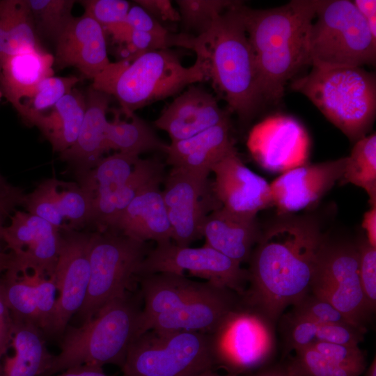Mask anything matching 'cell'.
<instances>
[{
  "label": "cell",
  "mask_w": 376,
  "mask_h": 376,
  "mask_svg": "<svg viewBox=\"0 0 376 376\" xmlns=\"http://www.w3.org/2000/svg\"><path fill=\"white\" fill-rule=\"evenodd\" d=\"M241 304V297L235 292L214 285L205 294L148 320L143 326V334L148 330H155L162 332L199 331L212 334L227 315Z\"/></svg>",
  "instance_id": "obj_20"
},
{
  "label": "cell",
  "mask_w": 376,
  "mask_h": 376,
  "mask_svg": "<svg viewBox=\"0 0 376 376\" xmlns=\"http://www.w3.org/2000/svg\"><path fill=\"white\" fill-rule=\"evenodd\" d=\"M25 195L22 189L8 182L0 187V241L6 219L18 206H23Z\"/></svg>",
  "instance_id": "obj_46"
},
{
  "label": "cell",
  "mask_w": 376,
  "mask_h": 376,
  "mask_svg": "<svg viewBox=\"0 0 376 376\" xmlns=\"http://www.w3.org/2000/svg\"><path fill=\"white\" fill-rule=\"evenodd\" d=\"M362 227L366 230L368 241L373 246H376V206L371 207L365 212Z\"/></svg>",
  "instance_id": "obj_50"
},
{
  "label": "cell",
  "mask_w": 376,
  "mask_h": 376,
  "mask_svg": "<svg viewBox=\"0 0 376 376\" xmlns=\"http://www.w3.org/2000/svg\"><path fill=\"white\" fill-rule=\"evenodd\" d=\"M284 351L288 354L317 342L359 345L366 330L352 324L319 323L291 313L281 316Z\"/></svg>",
  "instance_id": "obj_33"
},
{
  "label": "cell",
  "mask_w": 376,
  "mask_h": 376,
  "mask_svg": "<svg viewBox=\"0 0 376 376\" xmlns=\"http://www.w3.org/2000/svg\"><path fill=\"white\" fill-rule=\"evenodd\" d=\"M142 309L127 293L107 302L79 327L68 329L61 351L42 376L81 365H123L131 344L142 334Z\"/></svg>",
  "instance_id": "obj_5"
},
{
  "label": "cell",
  "mask_w": 376,
  "mask_h": 376,
  "mask_svg": "<svg viewBox=\"0 0 376 376\" xmlns=\"http://www.w3.org/2000/svg\"><path fill=\"white\" fill-rule=\"evenodd\" d=\"M7 182H6L4 180V179L1 177V175H0V187L1 186H3V185H5Z\"/></svg>",
  "instance_id": "obj_56"
},
{
  "label": "cell",
  "mask_w": 376,
  "mask_h": 376,
  "mask_svg": "<svg viewBox=\"0 0 376 376\" xmlns=\"http://www.w3.org/2000/svg\"><path fill=\"white\" fill-rule=\"evenodd\" d=\"M2 96H3V94H2V92H1V91L0 89V102H1Z\"/></svg>",
  "instance_id": "obj_57"
},
{
  "label": "cell",
  "mask_w": 376,
  "mask_h": 376,
  "mask_svg": "<svg viewBox=\"0 0 376 376\" xmlns=\"http://www.w3.org/2000/svg\"><path fill=\"white\" fill-rule=\"evenodd\" d=\"M346 157L301 164L283 173L270 183L272 206L279 215L292 214L317 203L340 182Z\"/></svg>",
  "instance_id": "obj_17"
},
{
  "label": "cell",
  "mask_w": 376,
  "mask_h": 376,
  "mask_svg": "<svg viewBox=\"0 0 376 376\" xmlns=\"http://www.w3.org/2000/svg\"><path fill=\"white\" fill-rule=\"evenodd\" d=\"M38 35L55 42L74 17L75 0H27Z\"/></svg>",
  "instance_id": "obj_39"
},
{
  "label": "cell",
  "mask_w": 376,
  "mask_h": 376,
  "mask_svg": "<svg viewBox=\"0 0 376 376\" xmlns=\"http://www.w3.org/2000/svg\"><path fill=\"white\" fill-rule=\"evenodd\" d=\"M319 0H293L279 7L237 9L253 50L263 102L277 103L285 86L308 65V38Z\"/></svg>",
  "instance_id": "obj_2"
},
{
  "label": "cell",
  "mask_w": 376,
  "mask_h": 376,
  "mask_svg": "<svg viewBox=\"0 0 376 376\" xmlns=\"http://www.w3.org/2000/svg\"><path fill=\"white\" fill-rule=\"evenodd\" d=\"M79 79L75 76H52L43 79L31 96L25 100L17 110L23 121L30 125L37 116L49 111L64 95L69 93Z\"/></svg>",
  "instance_id": "obj_38"
},
{
  "label": "cell",
  "mask_w": 376,
  "mask_h": 376,
  "mask_svg": "<svg viewBox=\"0 0 376 376\" xmlns=\"http://www.w3.org/2000/svg\"><path fill=\"white\" fill-rule=\"evenodd\" d=\"M308 136L294 118L276 115L265 119L251 130L248 148L263 167L284 171L304 164Z\"/></svg>",
  "instance_id": "obj_18"
},
{
  "label": "cell",
  "mask_w": 376,
  "mask_h": 376,
  "mask_svg": "<svg viewBox=\"0 0 376 376\" xmlns=\"http://www.w3.org/2000/svg\"><path fill=\"white\" fill-rule=\"evenodd\" d=\"M293 352L285 364L292 376H360L367 366L359 345L317 342Z\"/></svg>",
  "instance_id": "obj_25"
},
{
  "label": "cell",
  "mask_w": 376,
  "mask_h": 376,
  "mask_svg": "<svg viewBox=\"0 0 376 376\" xmlns=\"http://www.w3.org/2000/svg\"><path fill=\"white\" fill-rule=\"evenodd\" d=\"M125 22L132 29L135 31L162 36H169L172 34L138 4L130 6Z\"/></svg>",
  "instance_id": "obj_45"
},
{
  "label": "cell",
  "mask_w": 376,
  "mask_h": 376,
  "mask_svg": "<svg viewBox=\"0 0 376 376\" xmlns=\"http://www.w3.org/2000/svg\"><path fill=\"white\" fill-rule=\"evenodd\" d=\"M54 282L58 297L47 334H60L72 316L81 307L88 291L90 277V244L92 233L61 232Z\"/></svg>",
  "instance_id": "obj_14"
},
{
  "label": "cell",
  "mask_w": 376,
  "mask_h": 376,
  "mask_svg": "<svg viewBox=\"0 0 376 376\" xmlns=\"http://www.w3.org/2000/svg\"><path fill=\"white\" fill-rule=\"evenodd\" d=\"M306 97L352 141L366 136L376 112V79L361 67L319 68L294 79Z\"/></svg>",
  "instance_id": "obj_6"
},
{
  "label": "cell",
  "mask_w": 376,
  "mask_h": 376,
  "mask_svg": "<svg viewBox=\"0 0 376 376\" xmlns=\"http://www.w3.org/2000/svg\"><path fill=\"white\" fill-rule=\"evenodd\" d=\"M228 120V113L219 106L212 94L203 87L191 85L162 111L154 124L167 132L173 142Z\"/></svg>",
  "instance_id": "obj_22"
},
{
  "label": "cell",
  "mask_w": 376,
  "mask_h": 376,
  "mask_svg": "<svg viewBox=\"0 0 376 376\" xmlns=\"http://www.w3.org/2000/svg\"><path fill=\"white\" fill-rule=\"evenodd\" d=\"M207 80L203 60L185 67L170 49L110 63L93 79L92 87L115 97L125 112L173 96L186 86Z\"/></svg>",
  "instance_id": "obj_4"
},
{
  "label": "cell",
  "mask_w": 376,
  "mask_h": 376,
  "mask_svg": "<svg viewBox=\"0 0 376 376\" xmlns=\"http://www.w3.org/2000/svg\"><path fill=\"white\" fill-rule=\"evenodd\" d=\"M261 233L256 217L236 214L223 207L210 213L201 226L205 244L240 264L249 262Z\"/></svg>",
  "instance_id": "obj_27"
},
{
  "label": "cell",
  "mask_w": 376,
  "mask_h": 376,
  "mask_svg": "<svg viewBox=\"0 0 376 376\" xmlns=\"http://www.w3.org/2000/svg\"><path fill=\"white\" fill-rule=\"evenodd\" d=\"M274 324L242 303L212 334L217 364L236 375L263 367L275 352Z\"/></svg>",
  "instance_id": "obj_11"
},
{
  "label": "cell",
  "mask_w": 376,
  "mask_h": 376,
  "mask_svg": "<svg viewBox=\"0 0 376 376\" xmlns=\"http://www.w3.org/2000/svg\"><path fill=\"white\" fill-rule=\"evenodd\" d=\"M139 158L120 152L102 157L91 169L77 174V182L89 194L93 207V226L97 231L109 229L117 198Z\"/></svg>",
  "instance_id": "obj_23"
},
{
  "label": "cell",
  "mask_w": 376,
  "mask_h": 376,
  "mask_svg": "<svg viewBox=\"0 0 376 376\" xmlns=\"http://www.w3.org/2000/svg\"><path fill=\"white\" fill-rule=\"evenodd\" d=\"M235 1L228 0H178L180 22L185 33L194 36L207 32L217 18Z\"/></svg>",
  "instance_id": "obj_40"
},
{
  "label": "cell",
  "mask_w": 376,
  "mask_h": 376,
  "mask_svg": "<svg viewBox=\"0 0 376 376\" xmlns=\"http://www.w3.org/2000/svg\"><path fill=\"white\" fill-rule=\"evenodd\" d=\"M356 245L361 288L368 306L374 313L376 306V246L370 244L366 237L360 238Z\"/></svg>",
  "instance_id": "obj_42"
},
{
  "label": "cell",
  "mask_w": 376,
  "mask_h": 376,
  "mask_svg": "<svg viewBox=\"0 0 376 376\" xmlns=\"http://www.w3.org/2000/svg\"><path fill=\"white\" fill-rule=\"evenodd\" d=\"M14 322L4 295L0 278V362L11 346Z\"/></svg>",
  "instance_id": "obj_47"
},
{
  "label": "cell",
  "mask_w": 376,
  "mask_h": 376,
  "mask_svg": "<svg viewBox=\"0 0 376 376\" xmlns=\"http://www.w3.org/2000/svg\"><path fill=\"white\" fill-rule=\"evenodd\" d=\"M249 376H292L285 368V364H277L262 368L257 373Z\"/></svg>",
  "instance_id": "obj_52"
},
{
  "label": "cell",
  "mask_w": 376,
  "mask_h": 376,
  "mask_svg": "<svg viewBox=\"0 0 376 376\" xmlns=\"http://www.w3.org/2000/svg\"><path fill=\"white\" fill-rule=\"evenodd\" d=\"M0 38L9 56L41 48L27 0H0Z\"/></svg>",
  "instance_id": "obj_35"
},
{
  "label": "cell",
  "mask_w": 376,
  "mask_h": 376,
  "mask_svg": "<svg viewBox=\"0 0 376 376\" xmlns=\"http://www.w3.org/2000/svg\"><path fill=\"white\" fill-rule=\"evenodd\" d=\"M290 313L319 323L354 325L331 303L311 292L294 304Z\"/></svg>",
  "instance_id": "obj_41"
},
{
  "label": "cell",
  "mask_w": 376,
  "mask_h": 376,
  "mask_svg": "<svg viewBox=\"0 0 376 376\" xmlns=\"http://www.w3.org/2000/svg\"><path fill=\"white\" fill-rule=\"evenodd\" d=\"M86 112V96L73 88L49 111L36 116L31 126H36L59 154L76 142Z\"/></svg>",
  "instance_id": "obj_31"
},
{
  "label": "cell",
  "mask_w": 376,
  "mask_h": 376,
  "mask_svg": "<svg viewBox=\"0 0 376 376\" xmlns=\"http://www.w3.org/2000/svg\"><path fill=\"white\" fill-rule=\"evenodd\" d=\"M31 272L36 294L37 326L47 334L56 301L54 278Z\"/></svg>",
  "instance_id": "obj_43"
},
{
  "label": "cell",
  "mask_w": 376,
  "mask_h": 376,
  "mask_svg": "<svg viewBox=\"0 0 376 376\" xmlns=\"http://www.w3.org/2000/svg\"><path fill=\"white\" fill-rule=\"evenodd\" d=\"M211 172L214 174L213 192L224 208L256 217L260 211L272 206L270 184L249 169L237 150L215 164Z\"/></svg>",
  "instance_id": "obj_19"
},
{
  "label": "cell",
  "mask_w": 376,
  "mask_h": 376,
  "mask_svg": "<svg viewBox=\"0 0 376 376\" xmlns=\"http://www.w3.org/2000/svg\"><path fill=\"white\" fill-rule=\"evenodd\" d=\"M105 143L107 152L113 150L135 156L155 150L165 152L168 146L134 112H125L120 109L113 111V120L107 123Z\"/></svg>",
  "instance_id": "obj_34"
},
{
  "label": "cell",
  "mask_w": 376,
  "mask_h": 376,
  "mask_svg": "<svg viewBox=\"0 0 376 376\" xmlns=\"http://www.w3.org/2000/svg\"><path fill=\"white\" fill-rule=\"evenodd\" d=\"M1 281L13 321L31 322L37 325L36 294L29 271L9 266Z\"/></svg>",
  "instance_id": "obj_37"
},
{
  "label": "cell",
  "mask_w": 376,
  "mask_h": 376,
  "mask_svg": "<svg viewBox=\"0 0 376 376\" xmlns=\"http://www.w3.org/2000/svg\"><path fill=\"white\" fill-rule=\"evenodd\" d=\"M134 2L157 20L180 21L178 10L169 0H136Z\"/></svg>",
  "instance_id": "obj_48"
},
{
  "label": "cell",
  "mask_w": 376,
  "mask_h": 376,
  "mask_svg": "<svg viewBox=\"0 0 376 376\" xmlns=\"http://www.w3.org/2000/svg\"><path fill=\"white\" fill-rule=\"evenodd\" d=\"M144 306L141 313V330L150 318L177 308L187 301L205 294L215 285L209 281H193L183 274L162 272L139 279Z\"/></svg>",
  "instance_id": "obj_30"
},
{
  "label": "cell",
  "mask_w": 376,
  "mask_h": 376,
  "mask_svg": "<svg viewBox=\"0 0 376 376\" xmlns=\"http://www.w3.org/2000/svg\"><path fill=\"white\" fill-rule=\"evenodd\" d=\"M342 185L350 183L364 189L371 207L376 206V135L357 140L346 157Z\"/></svg>",
  "instance_id": "obj_36"
},
{
  "label": "cell",
  "mask_w": 376,
  "mask_h": 376,
  "mask_svg": "<svg viewBox=\"0 0 376 376\" xmlns=\"http://www.w3.org/2000/svg\"><path fill=\"white\" fill-rule=\"evenodd\" d=\"M352 2L366 20L372 35L376 38V1L355 0Z\"/></svg>",
  "instance_id": "obj_49"
},
{
  "label": "cell",
  "mask_w": 376,
  "mask_h": 376,
  "mask_svg": "<svg viewBox=\"0 0 376 376\" xmlns=\"http://www.w3.org/2000/svg\"><path fill=\"white\" fill-rule=\"evenodd\" d=\"M148 250L140 242L111 230L91 233V277L86 299L78 311L82 323L113 299L124 296L136 280Z\"/></svg>",
  "instance_id": "obj_9"
},
{
  "label": "cell",
  "mask_w": 376,
  "mask_h": 376,
  "mask_svg": "<svg viewBox=\"0 0 376 376\" xmlns=\"http://www.w3.org/2000/svg\"><path fill=\"white\" fill-rule=\"evenodd\" d=\"M11 346L14 354L0 362V376H42L53 356L41 329L31 322L13 321Z\"/></svg>",
  "instance_id": "obj_32"
},
{
  "label": "cell",
  "mask_w": 376,
  "mask_h": 376,
  "mask_svg": "<svg viewBox=\"0 0 376 376\" xmlns=\"http://www.w3.org/2000/svg\"><path fill=\"white\" fill-rule=\"evenodd\" d=\"M190 274L215 285L229 288L242 297L249 282L248 270L241 264L213 248L179 246L171 242L157 244L148 251L139 273V279L146 274L169 272Z\"/></svg>",
  "instance_id": "obj_12"
},
{
  "label": "cell",
  "mask_w": 376,
  "mask_h": 376,
  "mask_svg": "<svg viewBox=\"0 0 376 376\" xmlns=\"http://www.w3.org/2000/svg\"><path fill=\"white\" fill-rule=\"evenodd\" d=\"M217 365L213 334L148 330L130 346L123 376H196Z\"/></svg>",
  "instance_id": "obj_8"
},
{
  "label": "cell",
  "mask_w": 376,
  "mask_h": 376,
  "mask_svg": "<svg viewBox=\"0 0 376 376\" xmlns=\"http://www.w3.org/2000/svg\"><path fill=\"white\" fill-rule=\"evenodd\" d=\"M86 96V112L75 143L60 154V159L72 167L75 174L93 168L107 152L105 131L111 96L91 86Z\"/></svg>",
  "instance_id": "obj_28"
},
{
  "label": "cell",
  "mask_w": 376,
  "mask_h": 376,
  "mask_svg": "<svg viewBox=\"0 0 376 376\" xmlns=\"http://www.w3.org/2000/svg\"><path fill=\"white\" fill-rule=\"evenodd\" d=\"M366 376H376V357H375L373 361L368 366L366 372Z\"/></svg>",
  "instance_id": "obj_55"
},
{
  "label": "cell",
  "mask_w": 376,
  "mask_h": 376,
  "mask_svg": "<svg viewBox=\"0 0 376 376\" xmlns=\"http://www.w3.org/2000/svg\"><path fill=\"white\" fill-rule=\"evenodd\" d=\"M84 14L91 17L104 29L125 21L130 4L125 0H83L79 1Z\"/></svg>",
  "instance_id": "obj_44"
},
{
  "label": "cell",
  "mask_w": 376,
  "mask_h": 376,
  "mask_svg": "<svg viewBox=\"0 0 376 376\" xmlns=\"http://www.w3.org/2000/svg\"><path fill=\"white\" fill-rule=\"evenodd\" d=\"M376 60V38L348 0H319L308 38V64L319 68L361 67Z\"/></svg>",
  "instance_id": "obj_7"
},
{
  "label": "cell",
  "mask_w": 376,
  "mask_h": 376,
  "mask_svg": "<svg viewBox=\"0 0 376 376\" xmlns=\"http://www.w3.org/2000/svg\"><path fill=\"white\" fill-rule=\"evenodd\" d=\"M54 56L42 48L19 52L0 63V89L17 111L38 85L54 76Z\"/></svg>",
  "instance_id": "obj_29"
},
{
  "label": "cell",
  "mask_w": 376,
  "mask_h": 376,
  "mask_svg": "<svg viewBox=\"0 0 376 376\" xmlns=\"http://www.w3.org/2000/svg\"><path fill=\"white\" fill-rule=\"evenodd\" d=\"M310 292L329 301L355 326L366 330L373 313L361 288L356 243L325 240Z\"/></svg>",
  "instance_id": "obj_10"
},
{
  "label": "cell",
  "mask_w": 376,
  "mask_h": 376,
  "mask_svg": "<svg viewBox=\"0 0 376 376\" xmlns=\"http://www.w3.org/2000/svg\"><path fill=\"white\" fill-rule=\"evenodd\" d=\"M162 196L171 228V240L182 247L202 237L206 217L222 207L208 176L172 168L164 180Z\"/></svg>",
  "instance_id": "obj_13"
},
{
  "label": "cell",
  "mask_w": 376,
  "mask_h": 376,
  "mask_svg": "<svg viewBox=\"0 0 376 376\" xmlns=\"http://www.w3.org/2000/svg\"><path fill=\"white\" fill-rule=\"evenodd\" d=\"M325 240L312 217L279 215L262 230L253 249L242 303L276 322L288 306L310 292Z\"/></svg>",
  "instance_id": "obj_1"
},
{
  "label": "cell",
  "mask_w": 376,
  "mask_h": 376,
  "mask_svg": "<svg viewBox=\"0 0 376 376\" xmlns=\"http://www.w3.org/2000/svg\"><path fill=\"white\" fill-rule=\"evenodd\" d=\"M159 178L143 188L129 203L109 229L140 242L157 244L171 240V228L159 188Z\"/></svg>",
  "instance_id": "obj_24"
},
{
  "label": "cell",
  "mask_w": 376,
  "mask_h": 376,
  "mask_svg": "<svg viewBox=\"0 0 376 376\" xmlns=\"http://www.w3.org/2000/svg\"><path fill=\"white\" fill-rule=\"evenodd\" d=\"M56 43L54 63L60 69L75 67L93 79L110 63L103 28L84 14L72 18Z\"/></svg>",
  "instance_id": "obj_21"
},
{
  "label": "cell",
  "mask_w": 376,
  "mask_h": 376,
  "mask_svg": "<svg viewBox=\"0 0 376 376\" xmlns=\"http://www.w3.org/2000/svg\"><path fill=\"white\" fill-rule=\"evenodd\" d=\"M23 207L60 232L80 230L93 225L92 200L78 182L55 178L43 180L26 194Z\"/></svg>",
  "instance_id": "obj_16"
},
{
  "label": "cell",
  "mask_w": 376,
  "mask_h": 376,
  "mask_svg": "<svg viewBox=\"0 0 376 376\" xmlns=\"http://www.w3.org/2000/svg\"><path fill=\"white\" fill-rule=\"evenodd\" d=\"M56 376H107L102 367L93 365H81L67 369Z\"/></svg>",
  "instance_id": "obj_51"
},
{
  "label": "cell",
  "mask_w": 376,
  "mask_h": 376,
  "mask_svg": "<svg viewBox=\"0 0 376 376\" xmlns=\"http://www.w3.org/2000/svg\"><path fill=\"white\" fill-rule=\"evenodd\" d=\"M224 11L205 33L196 36L194 52L205 66L207 79L230 111L247 121L263 102L256 58L237 9Z\"/></svg>",
  "instance_id": "obj_3"
},
{
  "label": "cell",
  "mask_w": 376,
  "mask_h": 376,
  "mask_svg": "<svg viewBox=\"0 0 376 376\" xmlns=\"http://www.w3.org/2000/svg\"><path fill=\"white\" fill-rule=\"evenodd\" d=\"M3 247L5 248L3 242L0 241V273L8 269L12 260V254L7 253Z\"/></svg>",
  "instance_id": "obj_53"
},
{
  "label": "cell",
  "mask_w": 376,
  "mask_h": 376,
  "mask_svg": "<svg viewBox=\"0 0 376 376\" xmlns=\"http://www.w3.org/2000/svg\"><path fill=\"white\" fill-rule=\"evenodd\" d=\"M2 231V242L12 254L10 265L47 276L54 275L61 233L45 219L16 210Z\"/></svg>",
  "instance_id": "obj_15"
},
{
  "label": "cell",
  "mask_w": 376,
  "mask_h": 376,
  "mask_svg": "<svg viewBox=\"0 0 376 376\" xmlns=\"http://www.w3.org/2000/svg\"><path fill=\"white\" fill-rule=\"evenodd\" d=\"M196 376H238V375L230 373H228L224 375H221L220 373H217L214 372L213 370H210L203 373H201L199 375H197Z\"/></svg>",
  "instance_id": "obj_54"
},
{
  "label": "cell",
  "mask_w": 376,
  "mask_h": 376,
  "mask_svg": "<svg viewBox=\"0 0 376 376\" xmlns=\"http://www.w3.org/2000/svg\"><path fill=\"white\" fill-rule=\"evenodd\" d=\"M236 150L228 120L188 139L171 142L165 153L172 168L208 176L215 164Z\"/></svg>",
  "instance_id": "obj_26"
}]
</instances>
